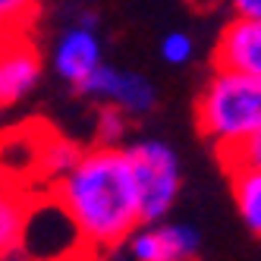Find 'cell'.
<instances>
[{
  "mask_svg": "<svg viewBox=\"0 0 261 261\" xmlns=\"http://www.w3.org/2000/svg\"><path fill=\"white\" fill-rule=\"evenodd\" d=\"M50 192L60 198L95 252L126 246L129 236L145 223L126 148H85L76 167Z\"/></svg>",
  "mask_w": 261,
  "mask_h": 261,
  "instance_id": "obj_1",
  "label": "cell"
},
{
  "mask_svg": "<svg viewBox=\"0 0 261 261\" xmlns=\"http://www.w3.org/2000/svg\"><path fill=\"white\" fill-rule=\"evenodd\" d=\"M195 126L214 145L217 158L261 133V79L233 69L208 76L195 98Z\"/></svg>",
  "mask_w": 261,
  "mask_h": 261,
  "instance_id": "obj_2",
  "label": "cell"
},
{
  "mask_svg": "<svg viewBox=\"0 0 261 261\" xmlns=\"http://www.w3.org/2000/svg\"><path fill=\"white\" fill-rule=\"evenodd\" d=\"M95 249L85 242L82 230L54 192H44L29 204L22 249L16 261H85Z\"/></svg>",
  "mask_w": 261,
  "mask_h": 261,
  "instance_id": "obj_3",
  "label": "cell"
},
{
  "mask_svg": "<svg viewBox=\"0 0 261 261\" xmlns=\"http://www.w3.org/2000/svg\"><path fill=\"white\" fill-rule=\"evenodd\" d=\"M126 154L139 186L142 220H164L182 189V164L176 148L164 139H139L126 145Z\"/></svg>",
  "mask_w": 261,
  "mask_h": 261,
  "instance_id": "obj_4",
  "label": "cell"
},
{
  "mask_svg": "<svg viewBox=\"0 0 261 261\" xmlns=\"http://www.w3.org/2000/svg\"><path fill=\"white\" fill-rule=\"evenodd\" d=\"M76 95L95 101L98 107H120L129 117H145L158 107L154 82L139 69H123L114 63H101L91 76L76 88Z\"/></svg>",
  "mask_w": 261,
  "mask_h": 261,
  "instance_id": "obj_5",
  "label": "cell"
},
{
  "mask_svg": "<svg viewBox=\"0 0 261 261\" xmlns=\"http://www.w3.org/2000/svg\"><path fill=\"white\" fill-rule=\"evenodd\" d=\"M104 60V38L95 25L91 16H79V19L66 22L50 47V66L54 72L76 91L91 72H95Z\"/></svg>",
  "mask_w": 261,
  "mask_h": 261,
  "instance_id": "obj_6",
  "label": "cell"
},
{
  "mask_svg": "<svg viewBox=\"0 0 261 261\" xmlns=\"http://www.w3.org/2000/svg\"><path fill=\"white\" fill-rule=\"evenodd\" d=\"M44 76V57L32 32L0 35V95L4 104H22Z\"/></svg>",
  "mask_w": 261,
  "mask_h": 261,
  "instance_id": "obj_7",
  "label": "cell"
},
{
  "mask_svg": "<svg viewBox=\"0 0 261 261\" xmlns=\"http://www.w3.org/2000/svg\"><path fill=\"white\" fill-rule=\"evenodd\" d=\"M126 252L133 261H195L201 252V233L179 220H148L129 236Z\"/></svg>",
  "mask_w": 261,
  "mask_h": 261,
  "instance_id": "obj_8",
  "label": "cell"
},
{
  "mask_svg": "<svg viewBox=\"0 0 261 261\" xmlns=\"http://www.w3.org/2000/svg\"><path fill=\"white\" fill-rule=\"evenodd\" d=\"M214 66L261 79V19L230 16L214 41Z\"/></svg>",
  "mask_w": 261,
  "mask_h": 261,
  "instance_id": "obj_9",
  "label": "cell"
},
{
  "mask_svg": "<svg viewBox=\"0 0 261 261\" xmlns=\"http://www.w3.org/2000/svg\"><path fill=\"white\" fill-rule=\"evenodd\" d=\"M47 129L29 123L10 133H0V179L13 186H38V161L41 142Z\"/></svg>",
  "mask_w": 261,
  "mask_h": 261,
  "instance_id": "obj_10",
  "label": "cell"
},
{
  "mask_svg": "<svg viewBox=\"0 0 261 261\" xmlns=\"http://www.w3.org/2000/svg\"><path fill=\"white\" fill-rule=\"evenodd\" d=\"M29 204H32V195L22 186H13V182L0 179V261L19 258Z\"/></svg>",
  "mask_w": 261,
  "mask_h": 261,
  "instance_id": "obj_11",
  "label": "cell"
},
{
  "mask_svg": "<svg viewBox=\"0 0 261 261\" xmlns=\"http://www.w3.org/2000/svg\"><path fill=\"white\" fill-rule=\"evenodd\" d=\"M85 148H79L72 139L54 133V129H47L44 133V142H41V161H38V186H44V189H54L72 167H76V161L82 158Z\"/></svg>",
  "mask_w": 261,
  "mask_h": 261,
  "instance_id": "obj_12",
  "label": "cell"
},
{
  "mask_svg": "<svg viewBox=\"0 0 261 261\" xmlns=\"http://www.w3.org/2000/svg\"><path fill=\"white\" fill-rule=\"evenodd\" d=\"M230 189H233V204L246 230L261 239V170H230Z\"/></svg>",
  "mask_w": 261,
  "mask_h": 261,
  "instance_id": "obj_13",
  "label": "cell"
},
{
  "mask_svg": "<svg viewBox=\"0 0 261 261\" xmlns=\"http://www.w3.org/2000/svg\"><path fill=\"white\" fill-rule=\"evenodd\" d=\"M129 126H133V117L123 114L120 107H98V117H95V145L126 148Z\"/></svg>",
  "mask_w": 261,
  "mask_h": 261,
  "instance_id": "obj_14",
  "label": "cell"
},
{
  "mask_svg": "<svg viewBox=\"0 0 261 261\" xmlns=\"http://www.w3.org/2000/svg\"><path fill=\"white\" fill-rule=\"evenodd\" d=\"M41 0H0V35L32 32Z\"/></svg>",
  "mask_w": 261,
  "mask_h": 261,
  "instance_id": "obj_15",
  "label": "cell"
},
{
  "mask_svg": "<svg viewBox=\"0 0 261 261\" xmlns=\"http://www.w3.org/2000/svg\"><path fill=\"white\" fill-rule=\"evenodd\" d=\"M158 54H161V60L167 66H186L195 57V38L189 32H182V29H173V32H167L161 38Z\"/></svg>",
  "mask_w": 261,
  "mask_h": 261,
  "instance_id": "obj_16",
  "label": "cell"
},
{
  "mask_svg": "<svg viewBox=\"0 0 261 261\" xmlns=\"http://www.w3.org/2000/svg\"><path fill=\"white\" fill-rule=\"evenodd\" d=\"M220 164L227 167V170H239V167H246V170H261V133L252 136L249 142H242L239 148H233V151L220 154Z\"/></svg>",
  "mask_w": 261,
  "mask_h": 261,
  "instance_id": "obj_17",
  "label": "cell"
},
{
  "mask_svg": "<svg viewBox=\"0 0 261 261\" xmlns=\"http://www.w3.org/2000/svg\"><path fill=\"white\" fill-rule=\"evenodd\" d=\"M233 16H258L261 19V0H227Z\"/></svg>",
  "mask_w": 261,
  "mask_h": 261,
  "instance_id": "obj_18",
  "label": "cell"
},
{
  "mask_svg": "<svg viewBox=\"0 0 261 261\" xmlns=\"http://www.w3.org/2000/svg\"><path fill=\"white\" fill-rule=\"evenodd\" d=\"M195 7H214V4H220V0H192Z\"/></svg>",
  "mask_w": 261,
  "mask_h": 261,
  "instance_id": "obj_19",
  "label": "cell"
},
{
  "mask_svg": "<svg viewBox=\"0 0 261 261\" xmlns=\"http://www.w3.org/2000/svg\"><path fill=\"white\" fill-rule=\"evenodd\" d=\"M4 107H7V104H4V95H0V110H4Z\"/></svg>",
  "mask_w": 261,
  "mask_h": 261,
  "instance_id": "obj_20",
  "label": "cell"
}]
</instances>
